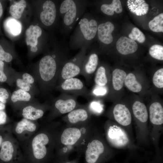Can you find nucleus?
<instances>
[{"mask_svg":"<svg viewBox=\"0 0 163 163\" xmlns=\"http://www.w3.org/2000/svg\"><path fill=\"white\" fill-rule=\"evenodd\" d=\"M62 126L59 122L45 123L29 139L21 143L26 163H48L54 158L56 138Z\"/></svg>","mask_w":163,"mask_h":163,"instance_id":"f257e3e1","label":"nucleus"},{"mask_svg":"<svg viewBox=\"0 0 163 163\" xmlns=\"http://www.w3.org/2000/svg\"><path fill=\"white\" fill-rule=\"evenodd\" d=\"M94 131L91 121L72 126H62L56 138L55 159H68L69 154L74 152H77L79 155H81Z\"/></svg>","mask_w":163,"mask_h":163,"instance_id":"f03ea898","label":"nucleus"},{"mask_svg":"<svg viewBox=\"0 0 163 163\" xmlns=\"http://www.w3.org/2000/svg\"><path fill=\"white\" fill-rule=\"evenodd\" d=\"M68 49L65 46L58 54H48L40 60L38 77L42 89L45 92L55 88L60 68L68 58Z\"/></svg>","mask_w":163,"mask_h":163,"instance_id":"7ed1b4c3","label":"nucleus"},{"mask_svg":"<svg viewBox=\"0 0 163 163\" xmlns=\"http://www.w3.org/2000/svg\"><path fill=\"white\" fill-rule=\"evenodd\" d=\"M98 25L97 21L90 13L84 14L70 37V48L74 50L89 49L92 41L97 34Z\"/></svg>","mask_w":163,"mask_h":163,"instance_id":"20e7f679","label":"nucleus"},{"mask_svg":"<svg viewBox=\"0 0 163 163\" xmlns=\"http://www.w3.org/2000/svg\"><path fill=\"white\" fill-rule=\"evenodd\" d=\"M88 3L84 0H64L59 9L64 33H69L84 14Z\"/></svg>","mask_w":163,"mask_h":163,"instance_id":"39448f33","label":"nucleus"},{"mask_svg":"<svg viewBox=\"0 0 163 163\" xmlns=\"http://www.w3.org/2000/svg\"><path fill=\"white\" fill-rule=\"evenodd\" d=\"M77 97L73 95L61 93L50 106V111L45 123L53 121L57 117L67 114L80 106L81 104L78 102Z\"/></svg>","mask_w":163,"mask_h":163,"instance_id":"423d86ee","label":"nucleus"},{"mask_svg":"<svg viewBox=\"0 0 163 163\" xmlns=\"http://www.w3.org/2000/svg\"><path fill=\"white\" fill-rule=\"evenodd\" d=\"M0 149V163H26L19 143L9 133Z\"/></svg>","mask_w":163,"mask_h":163,"instance_id":"0eeeda50","label":"nucleus"},{"mask_svg":"<svg viewBox=\"0 0 163 163\" xmlns=\"http://www.w3.org/2000/svg\"><path fill=\"white\" fill-rule=\"evenodd\" d=\"M86 51L85 49H80L75 56L64 62L59 72L56 86L66 79L81 75Z\"/></svg>","mask_w":163,"mask_h":163,"instance_id":"6e6552de","label":"nucleus"},{"mask_svg":"<svg viewBox=\"0 0 163 163\" xmlns=\"http://www.w3.org/2000/svg\"><path fill=\"white\" fill-rule=\"evenodd\" d=\"M83 152L85 163H100L107 155L108 149L104 142L94 131Z\"/></svg>","mask_w":163,"mask_h":163,"instance_id":"1a4fd4ad","label":"nucleus"},{"mask_svg":"<svg viewBox=\"0 0 163 163\" xmlns=\"http://www.w3.org/2000/svg\"><path fill=\"white\" fill-rule=\"evenodd\" d=\"M55 88L61 93L84 97L88 102L92 100L91 90L81 80L77 78L66 79L57 85Z\"/></svg>","mask_w":163,"mask_h":163,"instance_id":"9d476101","label":"nucleus"},{"mask_svg":"<svg viewBox=\"0 0 163 163\" xmlns=\"http://www.w3.org/2000/svg\"><path fill=\"white\" fill-rule=\"evenodd\" d=\"M40 125L36 121L24 118L15 123L11 128V133L20 142H23L31 137L38 130Z\"/></svg>","mask_w":163,"mask_h":163,"instance_id":"9b49d317","label":"nucleus"},{"mask_svg":"<svg viewBox=\"0 0 163 163\" xmlns=\"http://www.w3.org/2000/svg\"><path fill=\"white\" fill-rule=\"evenodd\" d=\"M92 115L87 104H81L64 116L62 119L65 123V126L70 127L89 122Z\"/></svg>","mask_w":163,"mask_h":163,"instance_id":"f8f14e48","label":"nucleus"},{"mask_svg":"<svg viewBox=\"0 0 163 163\" xmlns=\"http://www.w3.org/2000/svg\"><path fill=\"white\" fill-rule=\"evenodd\" d=\"M106 136L110 144L117 147H123L128 143V136L119 126L114 125L110 126L106 130Z\"/></svg>","mask_w":163,"mask_h":163,"instance_id":"ddd939ff","label":"nucleus"},{"mask_svg":"<svg viewBox=\"0 0 163 163\" xmlns=\"http://www.w3.org/2000/svg\"><path fill=\"white\" fill-rule=\"evenodd\" d=\"M98 62V56L96 53L91 52L86 55L83 63L81 75L83 76L87 82H89L97 70Z\"/></svg>","mask_w":163,"mask_h":163,"instance_id":"4468645a","label":"nucleus"},{"mask_svg":"<svg viewBox=\"0 0 163 163\" xmlns=\"http://www.w3.org/2000/svg\"><path fill=\"white\" fill-rule=\"evenodd\" d=\"M43 9L40 15L41 22L46 26L52 25L54 23L57 16L55 4L52 1H46L43 4Z\"/></svg>","mask_w":163,"mask_h":163,"instance_id":"2eb2a0df","label":"nucleus"},{"mask_svg":"<svg viewBox=\"0 0 163 163\" xmlns=\"http://www.w3.org/2000/svg\"><path fill=\"white\" fill-rule=\"evenodd\" d=\"M50 108V106L46 104L38 107L32 105H28L23 108L21 114L23 118L36 121L42 117L46 111Z\"/></svg>","mask_w":163,"mask_h":163,"instance_id":"dca6fc26","label":"nucleus"},{"mask_svg":"<svg viewBox=\"0 0 163 163\" xmlns=\"http://www.w3.org/2000/svg\"><path fill=\"white\" fill-rule=\"evenodd\" d=\"M113 114L115 120L120 125L127 126L131 123V114L128 108L125 105L117 104L113 108Z\"/></svg>","mask_w":163,"mask_h":163,"instance_id":"f3484780","label":"nucleus"},{"mask_svg":"<svg viewBox=\"0 0 163 163\" xmlns=\"http://www.w3.org/2000/svg\"><path fill=\"white\" fill-rule=\"evenodd\" d=\"M114 29V25L110 21L101 23L98 25L97 35L99 40L103 44L108 45L113 40L112 33Z\"/></svg>","mask_w":163,"mask_h":163,"instance_id":"a211bd4d","label":"nucleus"},{"mask_svg":"<svg viewBox=\"0 0 163 163\" xmlns=\"http://www.w3.org/2000/svg\"><path fill=\"white\" fill-rule=\"evenodd\" d=\"M116 48L118 52L123 55L134 53L138 49L137 43L134 40L126 37H122L117 40Z\"/></svg>","mask_w":163,"mask_h":163,"instance_id":"6ab92c4d","label":"nucleus"},{"mask_svg":"<svg viewBox=\"0 0 163 163\" xmlns=\"http://www.w3.org/2000/svg\"><path fill=\"white\" fill-rule=\"evenodd\" d=\"M149 118L153 124L161 125L163 123V108L161 104L157 102L152 104L149 108Z\"/></svg>","mask_w":163,"mask_h":163,"instance_id":"aec40b11","label":"nucleus"},{"mask_svg":"<svg viewBox=\"0 0 163 163\" xmlns=\"http://www.w3.org/2000/svg\"><path fill=\"white\" fill-rule=\"evenodd\" d=\"M127 5L131 12L138 16L146 14L149 9V5L144 0H128Z\"/></svg>","mask_w":163,"mask_h":163,"instance_id":"412c9836","label":"nucleus"},{"mask_svg":"<svg viewBox=\"0 0 163 163\" xmlns=\"http://www.w3.org/2000/svg\"><path fill=\"white\" fill-rule=\"evenodd\" d=\"M42 30L37 25H31L25 32L26 43L31 46H36L38 43V39L41 36Z\"/></svg>","mask_w":163,"mask_h":163,"instance_id":"4be33fe9","label":"nucleus"},{"mask_svg":"<svg viewBox=\"0 0 163 163\" xmlns=\"http://www.w3.org/2000/svg\"><path fill=\"white\" fill-rule=\"evenodd\" d=\"M133 114L139 120L145 123L148 119V113L145 105L139 101H137L133 103L132 106Z\"/></svg>","mask_w":163,"mask_h":163,"instance_id":"5701e85b","label":"nucleus"},{"mask_svg":"<svg viewBox=\"0 0 163 163\" xmlns=\"http://www.w3.org/2000/svg\"><path fill=\"white\" fill-rule=\"evenodd\" d=\"M126 74L124 70L116 69L112 73V84L113 89L116 91L120 90L124 84Z\"/></svg>","mask_w":163,"mask_h":163,"instance_id":"b1692460","label":"nucleus"},{"mask_svg":"<svg viewBox=\"0 0 163 163\" xmlns=\"http://www.w3.org/2000/svg\"><path fill=\"white\" fill-rule=\"evenodd\" d=\"M4 27L7 32L14 36L19 35L21 32V24L19 21L12 17L6 19L4 23Z\"/></svg>","mask_w":163,"mask_h":163,"instance_id":"393cba45","label":"nucleus"},{"mask_svg":"<svg viewBox=\"0 0 163 163\" xmlns=\"http://www.w3.org/2000/svg\"><path fill=\"white\" fill-rule=\"evenodd\" d=\"M100 9L103 13L110 16L113 15L114 11L119 14L123 11L122 5L119 0H113L110 4H103L101 6Z\"/></svg>","mask_w":163,"mask_h":163,"instance_id":"a878e982","label":"nucleus"},{"mask_svg":"<svg viewBox=\"0 0 163 163\" xmlns=\"http://www.w3.org/2000/svg\"><path fill=\"white\" fill-rule=\"evenodd\" d=\"M124 84L128 89L133 92H139L142 89V85L137 80L135 75L132 73L126 75Z\"/></svg>","mask_w":163,"mask_h":163,"instance_id":"bb28decb","label":"nucleus"},{"mask_svg":"<svg viewBox=\"0 0 163 163\" xmlns=\"http://www.w3.org/2000/svg\"><path fill=\"white\" fill-rule=\"evenodd\" d=\"M96 85L106 87L108 82L107 71L103 66H100L97 69L94 78Z\"/></svg>","mask_w":163,"mask_h":163,"instance_id":"cd10ccee","label":"nucleus"},{"mask_svg":"<svg viewBox=\"0 0 163 163\" xmlns=\"http://www.w3.org/2000/svg\"><path fill=\"white\" fill-rule=\"evenodd\" d=\"M26 5L27 3L25 0H20L10 6L9 13L14 18L19 19L21 17Z\"/></svg>","mask_w":163,"mask_h":163,"instance_id":"c85d7f7f","label":"nucleus"},{"mask_svg":"<svg viewBox=\"0 0 163 163\" xmlns=\"http://www.w3.org/2000/svg\"><path fill=\"white\" fill-rule=\"evenodd\" d=\"M149 28L155 32H163V13L155 17L149 23Z\"/></svg>","mask_w":163,"mask_h":163,"instance_id":"c756f323","label":"nucleus"},{"mask_svg":"<svg viewBox=\"0 0 163 163\" xmlns=\"http://www.w3.org/2000/svg\"><path fill=\"white\" fill-rule=\"evenodd\" d=\"M31 98V95L28 92L20 89L14 91L11 97V101L14 103L19 101L28 102Z\"/></svg>","mask_w":163,"mask_h":163,"instance_id":"7c9ffc66","label":"nucleus"},{"mask_svg":"<svg viewBox=\"0 0 163 163\" xmlns=\"http://www.w3.org/2000/svg\"><path fill=\"white\" fill-rule=\"evenodd\" d=\"M87 104L92 115H98L101 113L103 111V105L98 101L91 100Z\"/></svg>","mask_w":163,"mask_h":163,"instance_id":"2f4dec72","label":"nucleus"},{"mask_svg":"<svg viewBox=\"0 0 163 163\" xmlns=\"http://www.w3.org/2000/svg\"><path fill=\"white\" fill-rule=\"evenodd\" d=\"M149 53L154 59L163 60V46L161 45L155 44L152 46L149 49Z\"/></svg>","mask_w":163,"mask_h":163,"instance_id":"473e14b6","label":"nucleus"},{"mask_svg":"<svg viewBox=\"0 0 163 163\" xmlns=\"http://www.w3.org/2000/svg\"><path fill=\"white\" fill-rule=\"evenodd\" d=\"M130 39L136 40L139 43H142L145 40V37L144 34L138 28H133L128 36Z\"/></svg>","mask_w":163,"mask_h":163,"instance_id":"72a5a7b5","label":"nucleus"},{"mask_svg":"<svg viewBox=\"0 0 163 163\" xmlns=\"http://www.w3.org/2000/svg\"><path fill=\"white\" fill-rule=\"evenodd\" d=\"M154 85L158 88H163V68L158 69L154 74L152 78Z\"/></svg>","mask_w":163,"mask_h":163,"instance_id":"f704fd0d","label":"nucleus"},{"mask_svg":"<svg viewBox=\"0 0 163 163\" xmlns=\"http://www.w3.org/2000/svg\"><path fill=\"white\" fill-rule=\"evenodd\" d=\"M107 87H102L95 85V86L91 91V95L93 96H102L105 95L107 92Z\"/></svg>","mask_w":163,"mask_h":163,"instance_id":"c9c22d12","label":"nucleus"},{"mask_svg":"<svg viewBox=\"0 0 163 163\" xmlns=\"http://www.w3.org/2000/svg\"><path fill=\"white\" fill-rule=\"evenodd\" d=\"M12 59V56L11 54L5 52L3 47L0 44V61L9 62L11 61Z\"/></svg>","mask_w":163,"mask_h":163,"instance_id":"e433bc0d","label":"nucleus"},{"mask_svg":"<svg viewBox=\"0 0 163 163\" xmlns=\"http://www.w3.org/2000/svg\"><path fill=\"white\" fill-rule=\"evenodd\" d=\"M16 84L17 86L20 89L27 92L30 91L31 87V84L20 78H18L17 80Z\"/></svg>","mask_w":163,"mask_h":163,"instance_id":"4c0bfd02","label":"nucleus"},{"mask_svg":"<svg viewBox=\"0 0 163 163\" xmlns=\"http://www.w3.org/2000/svg\"><path fill=\"white\" fill-rule=\"evenodd\" d=\"M9 94L7 90L5 88H0V102L5 104L6 100L9 97Z\"/></svg>","mask_w":163,"mask_h":163,"instance_id":"58836bf2","label":"nucleus"},{"mask_svg":"<svg viewBox=\"0 0 163 163\" xmlns=\"http://www.w3.org/2000/svg\"><path fill=\"white\" fill-rule=\"evenodd\" d=\"M22 79L30 84H33L34 82V79L33 76L28 73H24L23 74Z\"/></svg>","mask_w":163,"mask_h":163,"instance_id":"ea45409f","label":"nucleus"},{"mask_svg":"<svg viewBox=\"0 0 163 163\" xmlns=\"http://www.w3.org/2000/svg\"><path fill=\"white\" fill-rule=\"evenodd\" d=\"M7 115L2 110H0V125L5 124L7 121Z\"/></svg>","mask_w":163,"mask_h":163,"instance_id":"a19ab883","label":"nucleus"},{"mask_svg":"<svg viewBox=\"0 0 163 163\" xmlns=\"http://www.w3.org/2000/svg\"><path fill=\"white\" fill-rule=\"evenodd\" d=\"M7 79V77L4 72V70L0 69V82H4Z\"/></svg>","mask_w":163,"mask_h":163,"instance_id":"79ce46f5","label":"nucleus"},{"mask_svg":"<svg viewBox=\"0 0 163 163\" xmlns=\"http://www.w3.org/2000/svg\"><path fill=\"white\" fill-rule=\"evenodd\" d=\"M3 7L1 2L0 1V18H1L2 16V15L3 14Z\"/></svg>","mask_w":163,"mask_h":163,"instance_id":"37998d69","label":"nucleus"},{"mask_svg":"<svg viewBox=\"0 0 163 163\" xmlns=\"http://www.w3.org/2000/svg\"><path fill=\"white\" fill-rule=\"evenodd\" d=\"M37 50V48L36 46H32L30 48L31 51L33 52H36Z\"/></svg>","mask_w":163,"mask_h":163,"instance_id":"c03bdc74","label":"nucleus"},{"mask_svg":"<svg viewBox=\"0 0 163 163\" xmlns=\"http://www.w3.org/2000/svg\"><path fill=\"white\" fill-rule=\"evenodd\" d=\"M5 107V104L0 102V110H3L4 109Z\"/></svg>","mask_w":163,"mask_h":163,"instance_id":"a18cd8bd","label":"nucleus"},{"mask_svg":"<svg viewBox=\"0 0 163 163\" xmlns=\"http://www.w3.org/2000/svg\"><path fill=\"white\" fill-rule=\"evenodd\" d=\"M4 62L3 61H0V69L4 70Z\"/></svg>","mask_w":163,"mask_h":163,"instance_id":"49530a36","label":"nucleus"},{"mask_svg":"<svg viewBox=\"0 0 163 163\" xmlns=\"http://www.w3.org/2000/svg\"><path fill=\"white\" fill-rule=\"evenodd\" d=\"M3 137L1 135H0V147H1L3 141Z\"/></svg>","mask_w":163,"mask_h":163,"instance_id":"de8ad7c7","label":"nucleus"}]
</instances>
